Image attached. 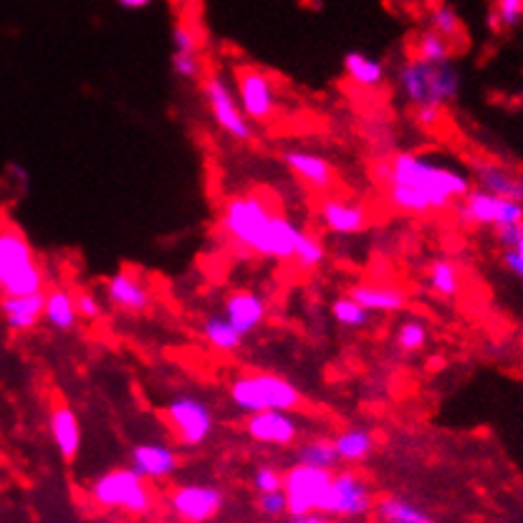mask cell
Returning a JSON list of instances; mask_svg holds the SVG:
<instances>
[{"mask_svg": "<svg viewBox=\"0 0 523 523\" xmlns=\"http://www.w3.org/2000/svg\"><path fill=\"white\" fill-rule=\"evenodd\" d=\"M374 177L397 213L425 218L445 213L473 190V177L460 167L420 152H397L374 162Z\"/></svg>", "mask_w": 523, "mask_h": 523, "instance_id": "cell-1", "label": "cell"}, {"mask_svg": "<svg viewBox=\"0 0 523 523\" xmlns=\"http://www.w3.org/2000/svg\"><path fill=\"white\" fill-rule=\"evenodd\" d=\"M395 89L402 102L417 112V109H445L458 102L463 89V76L453 61L433 64L410 56L400 64L395 74Z\"/></svg>", "mask_w": 523, "mask_h": 523, "instance_id": "cell-2", "label": "cell"}, {"mask_svg": "<svg viewBox=\"0 0 523 523\" xmlns=\"http://www.w3.org/2000/svg\"><path fill=\"white\" fill-rule=\"evenodd\" d=\"M276 213L278 210L266 195H233L225 200L223 210H220V233L243 256L266 258L268 230H271V220Z\"/></svg>", "mask_w": 523, "mask_h": 523, "instance_id": "cell-3", "label": "cell"}, {"mask_svg": "<svg viewBox=\"0 0 523 523\" xmlns=\"http://www.w3.org/2000/svg\"><path fill=\"white\" fill-rule=\"evenodd\" d=\"M228 397L235 410L256 415L268 410L296 412L304 405V392L289 377H281L266 369H248L230 379Z\"/></svg>", "mask_w": 523, "mask_h": 523, "instance_id": "cell-4", "label": "cell"}, {"mask_svg": "<svg viewBox=\"0 0 523 523\" xmlns=\"http://www.w3.org/2000/svg\"><path fill=\"white\" fill-rule=\"evenodd\" d=\"M46 289V273L36 251L18 225L0 228V296L38 294Z\"/></svg>", "mask_w": 523, "mask_h": 523, "instance_id": "cell-5", "label": "cell"}, {"mask_svg": "<svg viewBox=\"0 0 523 523\" xmlns=\"http://www.w3.org/2000/svg\"><path fill=\"white\" fill-rule=\"evenodd\" d=\"M91 501L107 511H124L132 516H142L152 508L155 496L147 486V478L132 468H114L94 478L89 486Z\"/></svg>", "mask_w": 523, "mask_h": 523, "instance_id": "cell-6", "label": "cell"}, {"mask_svg": "<svg viewBox=\"0 0 523 523\" xmlns=\"http://www.w3.org/2000/svg\"><path fill=\"white\" fill-rule=\"evenodd\" d=\"M162 422L182 448H200L215 433V410L198 395H175L160 410Z\"/></svg>", "mask_w": 523, "mask_h": 523, "instance_id": "cell-7", "label": "cell"}, {"mask_svg": "<svg viewBox=\"0 0 523 523\" xmlns=\"http://www.w3.org/2000/svg\"><path fill=\"white\" fill-rule=\"evenodd\" d=\"M203 99L220 132L235 142H253L256 137L253 122L243 114L241 102L235 97V86L220 71L203 76Z\"/></svg>", "mask_w": 523, "mask_h": 523, "instance_id": "cell-8", "label": "cell"}, {"mask_svg": "<svg viewBox=\"0 0 523 523\" xmlns=\"http://www.w3.org/2000/svg\"><path fill=\"white\" fill-rule=\"evenodd\" d=\"M455 218L465 228H508V225L523 223V205L516 200L501 198V195H493L481 190V187H473L465 198H460L453 205Z\"/></svg>", "mask_w": 523, "mask_h": 523, "instance_id": "cell-9", "label": "cell"}, {"mask_svg": "<svg viewBox=\"0 0 523 523\" xmlns=\"http://www.w3.org/2000/svg\"><path fill=\"white\" fill-rule=\"evenodd\" d=\"M235 97L243 114L256 124H271L281 109L276 81L256 66H241L235 71Z\"/></svg>", "mask_w": 523, "mask_h": 523, "instance_id": "cell-10", "label": "cell"}, {"mask_svg": "<svg viewBox=\"0 0 523 523\" xmlns=\"http://www.w3.org/2000/svg\"><path fill=\"white\" fill-rule=\"evenodd\" d=\"M372 508V486L364 481L357 470H342V473L331 475L319 513H329V516H364Z\"/></svg>", "mask_w": 523, "mask_h": 523, "instance_id": "cell-11", "label": "cell"}, {"mask_svg": "<svg viewBox=\"0 0 523 523\" xmlns=\"http://www.w3.org/2000/svg\"><path fill=\"white\" fill-rule=\"evenodd\" d=\"M331 481V470L311 468V465L296 463L283 473V493L289 503L291 516H306V513H319L324 501L326 486Z\"/></svg>", "mask_w": 523, "mask_h": 523, "instance_id": "cell-12", "label": "cell"}, {"mask_svg": "<svg viewBox=\"0 0 523 523\" xmlns=\"http://www.w3.org/2000/svg\"><path fill=\"white\" fill-rule=\"evenodd\" d=\"M223 503V491L218 486H210V483H185L170 493L172 513L185 523L210 521L218 516Z\"/></svg>", "mask_w": 523, "mask_h": 523, "instance_id": "cell-13", "label": "cell"}, {"mask_svg": "<svg viewBox=\"0 0 523 523\" xmlns=\"http://www.w3.org/2000/svg\"><path fill=\"white\" fill-rule=\"evenodd\" d=\"M243 430H246V435L253 443L273 445V448H289V445H294L299 440L301 422L296 420L294 412L268 410L248 415L246 422H243Z\"/></svg>", "mask_w": 523, "mask_h": 523, "instance_id": "cell-14", "label": "cell"}, {"mask_svg": "<svg viewBox=\"0 0 523 523\" xmlns=\"http://www.w3.org/2000/svg\"><path fill=\"white\" fill-rule=\"evenodd\" d=\"M104 294L107 301L114 309L124 311V314L142 316L152 309V289L145 278L139 276L137 271H122L112 273L104 283Z\"/></svg>", "mask_w": 523, "mask_h": 523, "instance_id": "cell-15", "label": "cell"}, {"mask_svg": "<svg viewBox=\"0 0 523 523\" xmlns=\"http://www.w3.org/2000/svg\"><path fill=\"white\" fill-rule=\"evenodd\" d=\"M268 311H271V304L256 289H233L223 299V316L246 339L266 324Z\"/></svg>", "mask_w": 523, "mask_h": 523, "instance_id": "cell-16", "label": "cell"}, {"mask_svg": "<svg viewBox=\"0 0 523 523\" xmlns=\"http://www.w3.org/2000/svg\"><path fill=\"white\" fill-rule=\"evenodd\" d=\"M319 220L331 235L352 238V235H362L364 230H367L369 210L367 205L359 203V200L326 195L319 203Z\"/></svg>", "mask_w": 523, "mask_h": 523, "instance_id": "cell-17", "label": "cell"}, {"mask_svg": "<svg viewBox=\"0 0 523 523\" xmlns=\"http://www.w3.org/2000/svg\"><path fill=\"white\" fill-rule=\"evenodd\" d=\"M129 468L147 481H165L180 468V453L160 440H145L129 450Z\"/></svg>", "mask_w": 523, "mask_h": 523, "instance_id": "cell-18", "label": "cell"}, {"mask_svg": "<svg viewBox=\"0 0 523 523\" xmlns=\"http://www.w3.org/2000/svg\"><path fill=\"white\" fill-rule=\"evenodd\" d=\"M283 165L289 167L291 175L306 185L309 190L319 195H329V190L337 187V170L331 167L329 160H324L321 155L306 150H286L281 155Z\"/></svg>", "mask_w": 523, "mask_h": 523, "instance_id": "cell-19", "label": "cell"}, {"mask_svg": "<svg viewBox=\"0 0 523 523\" xmlns=\"http://www.w3.org/2000/svg\"><path fill=\"white\" fill-rule=\"evenodd\" d=\"M470 177H473L475 187H481L486 193L501 195V198L516 200L523 205V172L496 165V162L475 160Z\"/></svg>", "mask_w": 523, "mask_h": 523, "instance_id": "cell-20", "label": "cell"}, {"mask_svg": "<svg viewBox=\"0 0 523 523\" xmlns=\"http://www.w3.org/2000/svg\"><path fill=\"white\" fill-rule=\"evenodd\" d=\"M349 296L357 304H362L369 314H397V311H405L407 304H410L407 291L402 286H395V283H354L349 289Z\"/></svg>", "mask_w": 523, "mask_h": 523, "instance_id": "cell-21", "label": "cell"}, {"mask_svg": "<svg viewBox=\"0 0 523 523\" xmlns=\"http://www.w3.org/2000/svg\"><path fill=\"white\" fill-rule=\"evenodd\" d=\"M49 430H51V440H54L61 458H64L66 463L76 460V455H79L81 450V422L74 407L66 405V402L51 407Z\"/></svg>", "mask_w": 523, "mask_h": 523, "instance_id": "cell-22", "label": "cell"}, {"mask_svg": "<svg viewBox=\"0 0 523 523\" xmlns=\"http://www.w3.org/2000/svg\"><path fill=\"white\" fill-rule=\"evenodd\" d=\"M46 291L23 296H0V316L13 331H31L43 321Z\"/></svg>", "mask_w": 523, "mask_h": 523, "instance_id": "cell-23", "label": "cell"}, {"mask_svg": "<svg viewBox=\"0 0 523 523\" xmlns=\"http://www.w3.org/2000/svg\"><path fill=\"white\" fill-rule=\"evenodd\" d=\"M344 76L349 84L362 91H379L387 84V66L377 56H369L364 51H349L344 54Z\"/></svg>", "mask_w": 523, "mask_h": 523, "instance_id": "cell-24", "label": "cell"}, {"mask_svg": "<svg viewBox=\"0 0 523 523\" xmlns=\"http://www.w3.org/2000/svg\"><path fill=\"white\" fill-rule=\"evenodd\" d=\"M43 321L51 329L69 334L79 324V311H76V294H71V289L66 286H56L46 294V304H43Z\"/></svg>", "mask_w": 523, "mask_h": 523, "instance_id": "cell-25", "label": "cell"}, {"mask_svg": "<svg viewBox=\"0 0 523 523\" xmlns=\"http://www.w3.org/2000/svg\"><path fill=\"white\" fill-rule=\"evenodd\" d=\"M334 450L339 455V463H362L369 455L374 453V433L369 427L362 425H349L344 427L337 438L331 440Z\"/></svg>", "mask_w": 523, "mask_h": 523, "instance_id": "cell-26", "label": "cell"}, {"mask_svg": "<svg viewBox=\"0 0 523 523\" xmlns=\"http://www.w3.org/2000/svg\"><path fill=\"white\" fill-rule=\"evenodd\" d=\"M301 233H304V230H301L291 218H286L283 213L273 215L271 230H268L266 258H271V261H291Z\"/></svg>", "mask_w": 523, "mask_h": 523, "instance_id": "cell-27", "label": "cell"}, {"mask_svg": "<svg viewBox=\"0 0 523 523\" xmlns=\"http://www.w3.org/2000/svg\"><path fill=\"white\" fill-rule=\"evenodd\" d=\"M200 337L208 342V347H213L220 354H235L246 342V337L241 331H235V326L223 314L205 316L203 324H200Z\"/></svg>", "mask_w": 523, "mask_h": 523, "instance_id": "cell-28", "label": "cell"}, {"mask_svg": "<svg viewBox=\"0 0 523 523\" xmlns=\"http://www.w3.org/2000/svg\"><path fill=\"white\" fill-rule=\"evenodd\" d=\"M427 286L440 299H455L463 291V271L453 258H435L427 266Z\"/></svg>", "mask_w": 523, "mask_h": 523, "instance_id": "cell-29", "label": "cell"}, {"mask_svg": "<svg viewBox=\"0 0 523 523\" xmlns=\"http://www.w3.org/2000/svg\"><path fill=\"white\" fill-rule=\"evenodd\" d=\"M296 463L311 465V468L334 470L339 465V455L334 443L326 438H311L296 448Z\"/></svg>", "mask_w": 523, "mask_h": 523, "instance_id": "cell-30", "label": "cell"}, {"mask_svg": "<svg viewBox=\"0 0 523 523\" xmlns=\"http://www.w3.org/2000/svg\"><path fill=\"white\" fill-rule=\"evenodd\" d=\"M377 513L385 523H433L430 513L422 511L420 506L392 496L377 503Z\"/></svg>", "mask_w": 523, "mask_h": 523, "instance_id": "cell-31", "label": "cell"}, {"mask_svg": "<svg viewBox=\"0 0 523 523\" xmlns=\"http://www.w3.org/2000/svg\"><path fill=\"white\" fill-rule=\"evenodd\" d=\"M331 316H334V321H337L339 326L352 331H362L372 326V314H369L362 304H357L349 294L331 301Z\"/></svg>", "mask_w": 523, "mask_h": 523, "instance_id": "cell-32", "label": "cell"}, {"mask_svg": "<svg viewBox=\"0 0 523 523\" xmlns=\"http://www.w3.org/2000/svg\"><path fill=\"white\" fill-rule=\"evenodd\" d=\"M523 23V0H493L488 11V28L493 33H508Z\"/></svg>", "mask_w": 523, "mask_h": 523, "instance_id": "cell-33", "label": "cell"}, {"mask_svg": "<svg viewBox=\"0 0 523 523\" xmlns=\"http://www.w3.org/2000/svg\"><path fill=\"white\" fill-rule=\"evenodd\" d=\"M422 61H433V64H443V61H453V43L443 38L435 31H422L415 38V54Z\"/></svg>", "mask_w": 523, "mask_h": 523, "instance_id": "cell-34", "label": "cell"}, {"mask_svg": "<svg viewBox=\"0 0 523 523\" xmlns=\"http://www.w3.org/2000/svg\"><path fill=\"white\" fill-rule=\"evenodd\" d=\"M395 342L397 347H400V352L417 354L427 347V342H430V329H427V324L422 319L410 316V319H405L400 326H397Z\"/></svg>", "mask_w": 523, "mask_h": 523, "instance_id": "cell-35", "label": "cell"}, {"mask_svg": "<svg viewBox=\"0 0 523 523\" xmlns=\"http://www.w3.org/2000/svg\"><path fill=\"white\" fill-rule=\"evenodd\" d=\"M291 261H294L299 268H304V271H314V268H319L321 263L326 261V246L321 243L319 235L306 233L304 230L299 243H296V251Z\"/></svg>", "mask_w": 523, "mask_h": 523, "instance_id": "cell-36", "label": "cell"}, {"mask_svg": "<svg viewBox=\"0 0 523 523\" xmlns=\"http://www.w3.org/2000/svg\"><path fill=\"white\" fill-rule=\"evenodd\" d=\"M427 23H430V31L440 33V36L448 38L450 43L458 41V38H463V23H460L458 11H455L453 6H448V3H440V6H435L433 11H430Z\"/></svg>", "mask_w": 523, "mask_h": 523, "instance_id": "cell-37", "label": "cell"}, {"mask_svg": "<svg viewBox=\"0 0 523 523\" xmlns=\"http://www.w3.org/2000/svg\"><path fill=\"white\" fill-rule=\"evenodd\" d=\"M170 69L177 79L182 81H200L205 76V61L200 51L195 54H182V51H172Z\"/></svg>", "mask_w": 523, "mask_h": 523, "instance_id": "cell-38", "label": "cell"}, {"mask_svg": "<svg viewBox=\"0 0 523 523\" xmlns=\"http://www.w3.org/2000/svg\"><path fill=\"white\" fill-rule=\"evenodd\" d=\"M172 51H182V54H195V51H203L200 33L195 31L190 23L177 21L175 26H172Z\"/></svg>", "mask_w": 523, "mask_h": 523, "instance_id": "cell-39", "label": "cell"}, {"mask_svg": "<svg viewBox=\"0 0 523 523\" xmlns=\"http://www.w3.org/2000/svg\"><path fill=\"white\" fill-rule=\"evenodd\" d=\"M253 488L258 493H271V491H281L283 488V473L273 465H261L253 473Z\"/></svg>", "mask_w": 523, "mask_h": 523, "instance_id": "cell-40", "label": "cell"}, {"mask_svg": "<svg viewBox=\"0 0 523 523\" xmlns=\"http://www.w3.org/2000/svg\"><path fill=\"white\" fill-rule=\"evenodd\" d=\"M76 311H79V319L99 321L104 316V304L99 301L97 294H91V291H79V294H76Z\"/></svg>", "mask_w": 523, "mask_h": 523, "instance_id": "cell-41", "label": "cell"}, {"mask_svg": "<svg viewBox=\"0 0 523 523\" xmlns=\"http://www.w3.org/2000/svg\"><path fill=\"white\" fill-rule=\"evenodd\" d=\"M258 508L266 516H283L289 513V503H286V493L281 491H271V493H258Z\"/></svg>", "mask_w": 523, "mask_h": 523, "instance_id": "cell-42", "label": "cell"}, {"mask_svg": "<svg viewBox=\"0 0 523 523\" xmlns=\"http://www.w3.org/2000/svg\"><path fill=\"white\" fill-rule=\"evenodd\" d=\"M501 261H503V268H506L511 276H516L518 281H523V253L508 248V251H503Z\"/></svg>", "mask_w": 523, "mask_h": 523, "instance_id": "cell-43", "label": "cell"}, {"mask_svg": "<svg viewBox=\"0 0 523 523\" xmlns=\"http://www.w3.org/2000/svg\"><path fill=\"white\" fill-rule=\"evenodd\" d=\"M412 114H415V122L420 124L422 129H438V124L443 122L445 112H440V109H417V112Z\"/></svg>", "mask_w": 523, "mask_h": 523, "instance_id": "cell-44", "label": "cell"}, {"mask_svg": "<svg viewBox=\"0 0 523 523\" xmlns=\"http://www.w3.org/2000/svg\"><path fill=\"white\" fill-rule=\"evenodd\" d=\"M119 8H124V11H145L147 6H152L155 0H117Z\"/></svg>", "mask_w": 523, "mask_h": 523, "instance_id": "cell-45", "label": "cell"}, {"mask_svg": "<svg viewBox=\"0 0 523 523\" xmlns=\"http://www.w3.org/2000/svg\"><path fill=\"white\" fill-rule=\"evenodd\" d=\"M291 523H329V521L321 516H314V513H306V516H294V521Z\"/></svg>", "mask_w": 523, "mask_h": 523, "instance_id": "cell-46", "label": "cell"}, {"mask_svg": "<svg viewBox=\"0 0 523 523\" xmlns=\"http://www.w3.org/2000/svg\"><path fill=\"white\" fill-rule=\"evenodd\" d=\"M513 251L523 253V223L518 225V233H516V243H513Z\"/></svg>", "mask_w": 523, "mask_h": 523, "instance_id": "cell-47", "label": "cell"}]
</instances>
